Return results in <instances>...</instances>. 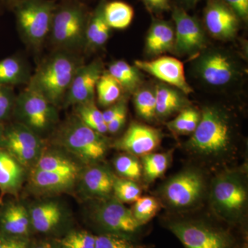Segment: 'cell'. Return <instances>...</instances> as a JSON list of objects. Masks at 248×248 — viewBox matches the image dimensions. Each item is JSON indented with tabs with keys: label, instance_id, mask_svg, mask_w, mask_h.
<instances>
[{
	"label": "cell",
	"instance_id": "12",
	"mask_svg": "<svg viewBox=\"0 0 248 248\" xmlns=\"http://www.w3.org/2000/svg\"><path fill=\"white\" fill-rule=\"evenodd\" d=\"M175 41L174 49L182 55L200 53L206 46V36L200 21L186 10L175 6L172 10Z\"/></svg>",
	"mask_w": 248,
	"mask_h": 248
},
{
	"label": "cell",
	"instance_id": "24",
	"mask_svg": "<svg viewBox=\"0 0 248 248\" xmlns=\"http://www.w3.org/2000/svg\"><path fill=\"white\" fill-rule=\"evenodd\" d=\"M175 32L172 23L163 19H154L146 38V51L156 56L170 51L174 47Z\"/></svg>",
	"mask_w": 248,
	"mask_h": 248
},
{
	"label": "cell",
	"instance_id": "14",
	"mask_svg": "<svg viewBox=\"0 0 248 248\" xmlns=\"http://www.w3.org/2000/svg\"><path fill=\"white\" fill-rule=\"evenodd\" d=\"M203 178L194 171H186L177 174L167 183L164 196L174 207H188L197 202L203 193Z\"/></svg>",
	"mask_w": 248,
	"mask_h": 248
},
{
	"label": "cell",
	"instance_id": "51",
	"mask_svg": "<svg viewBox=\"0 0 248 248\" xmlns=\"http://www.w3.org/2000/svg\"><path fill=\"white\" fill-rule=\"evenodd\" d=\"M0 248H2V236L0 234Z\"/></svg>",
	"mask_w": 248,
	"mask_h": 248
},
{
	"label": "cell",
	"instance_id": "11",
	"mask_svg": "<svg viewBox=\"0 0 248 248\" xmlns=\"http://www.w3.org/2000/svg\"><path fill=\"white\" fill-rule=\"evenodd\" d=\"M195 71L203 82L217 88L229 86L241 74L234 57L218 49L203 52L196 61Z\"/></svg>",
	"mask_w": 248,
	"mask_h": 248
},
{
	"label": "cell",
	"instance_id": "30",
	"mask_svg": "<svg viewBox=\"0 0 248 248\" xmlns=\"http://www.w3.org/2000/svg\"><path fill=\"white\" fill-rule=\"evenodd\" d=\"M122 87L117 80L108 72L103 73L96 86L98 103L103 107H110L118 102Z\"/></svg>",
	"mask_w": 248,
	"mask_h": 248
},
{
	"label": "cell",
	"instance_id": "34",
	"mask_svg": "<svg viewBox=\"0 0 248 248\" xmlns=\"http://www.w3.org/2000/svg\"><path fill=\"white\" fill-rule=\"evenodd\" d=\"M169 155L165 153H149L143 157V169L145 178L151 182L162 175L169 164Z\"/></svg>",
	"mask_w": 248,
	"mask_h": 248
},
{
	"label": "cell",
	"instance_id": "26",
	"mask_svg": "<svg viewBox=\"0 0 248 248\" xmlns=\"http://www.w3.org/2000/svg\"><path fill=\"white\" fill-rule=\"evenodd\" d=\"M156 97V116L167 117L186 108L184 93L164 84L157 85L155 89Z\"/></svg>",
	"mask_w": 248,
	"mask_h": 248
},
{
	"label": "cell",
	"instance_id": "31",
	"mask_svg": "<svg viewBox=\"0 0 248 248\" xmlns=\"http://www.w3.org/2000/svg\"><path fill=\"white\" fill-rule=\"evenodd\" d=\"M76 115L94 131L102 135L108 133L107 124L102 112L95 105L94 101L76 106Z\"/></svg>",
	"mask_w": 248,
	"mask_h": 248
},
{
	"label": "cell",
	"instance_id": "33",
	"mask_svg": "<svg viewBox=\"0 0 248 248\" xmlns=\"http://www.w3.org/2000/svg\"><path fill=\"white\" fill-rule=\"evenodd\" d=\"M134 104L138 115L145 120L153 121L156 117L155 90L138 89L135 93Z\"/></svg>",
	"mask_w": 248,
	"mask_h": 248
},
{
	"label": "cell",
	"instance_id": "20",
	"mask_svg": "<svg viewBox=\"0 0 248 248\" xmlns=\"http://www.w3.org/2000/svg\"><path fill=\"white\" fill-rule=\"evenodd\" d=\"M0 234L11 237L32 238L29 209L17 201L7 202L0 208Z\"/></svg>",
	"mask_w": 248,
	"mask_h": 248
},
{
	"label": "cell",
	"instance_id": "7",
	"mask_svg": "<svg viewBox=\"0 0 248 248\" xmlns=\"http://www.w3.org/2000/svg\"><path fill=\"white\" fill-rule=\"evenodd\" d=\"M167 228L185 248H236L234 235L221 227L195 220H175Z\"/></svg>",
	"mask_w": 248,
	"mask_h": 248
},
{
	"label": "cell",
	"instance_id": "44",
	"mask_svg": "<svg viewBox=\"0 0 248 248\" xmlns=\"http://www.w3.org/2000/svg\"><path fill=\"white\" fill-rule=\"evenodd\" d=\"M125 110H127L126 103L124 99L118 101L115 104L110 106L107 110L102 112L103 117H104V120L105 121L106 124H108L119 114Z\"/></svg>",
	"mask_w": 248,
	"mask_h": 248
},
{
	"label": "cell",
	"instance_id": "50",
	"mask_svg": "<svg viewBox=\"0 0 248 248\" xmlns=\"http://www.w3.org/2000/svg\"><path fill=\"white\" fill-rule=\"evenodd\" d=\"M236 248H248L247 243L244 242V244L241 245V246H238Z\"/></svg>",
	"mask_w": 248,
	"mask_h": 248
},
{
	"label": "cell",
	"instance_id": "1",
	"mask_svg": "<svg viewBox=\"0 0 248 248\" xmlns=\"http://www.w3.org/2000/svg\"><path fill=\"white\" fill-rule=\"evenodd\" d=\"M82 64L74 53L57 50L40 63L29 78L27 89L43 96L57 108L62 107L73 78Z\"/></svg>",
	"mask_w": 248,
	"mask_h": 248
},
{
	"label": "cell",
	"instance_id": "21",
	"mask_svg": "<svg viewBox=\"0 0 248 248\" xmlns=\"http://www.w3.org/2000/svg\"><path fill=\"white\" fill-rule=\"evenodd\" d=\"M84 165L58 146H46L31 170L58 173L70 177H79Z\"/></svg>",
	"mask_w": 248,
	"mask_h": 248
},
{
	"label": "cell",
	"instance_id": "29",
	"mask_svg": "<svg viewBox=\"0 0 248 248\" xmlns=\"http://www.w3.org/2000/svg\"><path fill=\"white\" fill-rule=\"evenodd\" d=\"M29 79L27 68L22 60L12 56L0 60V85L12 87Z\"/></svg>",
	"mask_w": 248,
	"mask_h": 248
},
{
	"label": "cell",
	"instance_id": "47",
	"mask_svg": "<svg viewBox=\"0 0 248 248\" xmlns=\"http://www.w3.org/2000/svg\"><path fill=\"white\" fill-rule=\"evenodd\" d=\"M201 0H179L181 4L183 5V9L184 8L194 7Z\"/></svg>",
	"mask_w": 248,
	"mask_h": 248
},
{
	"label": "cell",
	"instance_id": "22",
	"mask_svg": "<svg viewBox=\"0 0 248 248\" xmlns=\"http://www.w3.org/2000/svg\"><path fill=\"white\" fill-rule=\"evenodd\" d=\"M78 178L58 173L31 170L28 175L29 189L34 195L50 196L71 191Z\"/></svg>",
	"mask_w": 248,
	"mask_h": 248
},
{
	"label": "cell",
	"instance_id": "3",
	"mask_svg": "<svg viewBox=\"0 0 248 248\" xmlns=\"http://www.w3.org/2000/svg\"><path fill=\"white\" fill-rule=\"evenodd\" d=\"M90 14L78 0H63L54 12L50 37L57 50L74 53L84 48Z\"/></svg>",
	"mask_w": 248,
	"mask_h": 248
},
{
	"label": "cell",
	"instance_id": "2",
	"mask_svg": "<svg viewBox=\"0 0 248 248\" xmlns=\"http://www.w3.org/2000/svg\"><path fill=\"white\" fill-rule=\"evenodd\" d=\"M53 145L87 166L102 159L108 150V141L104 135L85 125L76 115L55 130Z\"/></svg>",
	"mask_w": 248,
	"mask_h": 248
},
{
	"label": "cell",
	"instance_id": "23",
	"mask_svg": "<svg viewBox=\"0 0 248 248\" xmlns=\"http://www.w3.org/2000/svg\"><path fill=\"white\" fill-rule=\"evenodd\" d=\"M28 170L9 152L0 147V192L17 196L27 180Z\"/></svg>",
	"mask_w": 248,
	"mask_h": 248
},
{
	"label": "cell",
	"instance_id": "52",
	"mask_svg": "<svg viewBox=\"0 0 248 248\" xmlns=\"http://www.w3.org/2000/svg\"><path fill=\"white\" fill-rule=\"evenodd\" d=\"M3 4H4V0H0V9H1V6H2Z\"/></svg>",
	"mask_w": 248,
	"mask_h": 248
},
{
	"label": "cell",
	"instance_id": "45",
	"mask_svg": "<svg viewBox=\"0 0 248 248\" xmlns=\"http://www.w3.org/2000/svg\"><path fill=\"white\" fill-rule=\"evenodd\" d=\"M29 248H62L58 239L44 237L42 239H31Z\"/></svg>",
	"mask_w": 248,
	"mask_h": 248
},
{
	"label": "cell",
	"instance_id": "5",
	"mask_svg": "<svg viewBox=\"0 0 248 248\" xmlns=\"http://www.w3.org/2000/svg\"><path fill=\"white\" fill-rule=\"evenodd\" d=\"M57 4L55 0H18L11 5L19 32L34 48L50 35Z\"/></svg>",
	"mask_w": 248,
	"mask_h": 248
},
{
	"label": "cell",
	"instance_id": "36",
	"mask_svg": "<svg viewBox=\"0 0 248 248\" xmlns=\"http://www.w3.org/2000/svg\"><path fill=\"white\" fill-rule=\"evenodd\" d=\"M112 192L116 200L122 203H130L138 200L141 195V190L133 180L125 178L116 177Z\"/></svg>",
	"mask_w": 248,
	"mask_h": 248
},
{
	"label": "cell",
	"instance_id": "40",
	"mask_svg": "<svg viewBox=\"0 0 248 248\" xmlns=\"http://www.w3.org/2000/svg\"><path fill=\"white\" fill-rule=\"evenodd\" d=\"M16 100L12 87L0 85V122L9 120L13 116Z\"/></svg>",
	"mask_w": 248,
	"mask_h": 248
},
{
	"label": "cell",
	"instance_id": "28",
	"mask_svg": "<svg viewBox=\"0 0 248 248\" xmlns=\"http://www.w3.org/2000/svg\"><path fill=\"white\" fill-rule=\"evenodd\" d=\"M104 17L110 29L123 30L131 24L134 15L133 8L122 1H106L104 8Z\"/></svg>",
	"mask_w": 248,
	"mask_h": 248
},
{
	"label": "cell",
	"instance_id": "42",
	"mask_svg": "<svg viewBox=\"0 0 248 248\" xmlns=\"http://www.w3.org/2000/svg\"><path fill=\"white\" fill-rule=\"evenodd\" d=\"M31 239L2 236V248H29Z\"/></svg>",
	"mask_w": 248,
	"mask_h": 248
},
{
	"label": "cell",
	"instance_id": "38",
	"mask_svg": "<svg viewBox=\"0 0 248 248\" xmlns=\"http://www.w3.org/2000/svg\"><path fill=\"white\" fill-rule=\"evenodd\" d=\"M94 248H152L146 245L139 244L126 236L113 234L95 235Z\"/></svg>",
	"mask_w": 248,
	"mask_h": 248
},
{
	"label": "cell",
	"instance_id": "37",
	"mask_svg": "<svg viewBox=\"0 0 248 248\" xmlns=\"http://www.w3.org/2000/svg\"><path fill=\"white\" fill-rule=\"evenodd\" d=\"M135 202L132 213L141 226L151 221L159 210V203L153 197H140Z\"/></svg>",
	"mask_w": 248,
	"mask_h": 248
},
{
	"label": "cell",
	"instance_id": "35",
	"mask_svg": "<svg viewBox=\"0 0 248 248\" xmlns=\"http://www.w3.org/2000/svg\"><path fill=\"white\" fill-rule=\"evenodd\" d=\"M62 248H94L95 235L84 230H71L59 238Z\"/></svg>",
	"mask_w": 248,
	"mask_h": 248
},
{
	"label": "cell",
	"instance_id": "39",
	"mask_svg": "<svg viewBox=\"0 0 248 248\" xmlns=\"http://www.w3.org/2000/svg\"><path fill=\"white\" fill-rule=\"evenodd\" d=\"M114 165L116 171L122 178L135 181L141 177V165L133 155H120L116 158Z\"/></svg>",
	"mask_w": 248,
	"mask_h": 248
},
{
	"label": "cell",
	"instance_id": "25",
	"mask_svg": "<svg viewBox=\"0 0 248 248\" xmlns=\"http://www.w3.org/2000/svg\"><path fill=\"white\" fill-rule=\"evenodd\" d=\"M105 0H102L91 13L86 31L84 49L89 50L100 48L107 43L110 35V28L104 17Z\"/></svg>",
	"mask_w": 248,
	"mask_h": 248
},
{
	"label": "cell",
	"instance_id": "46",
	"mask_svg": "<svg viewBox=\"0 0 248 248\" xmlns=\"http://www.w3.org/2000/svg\"><path fill=\"white\" fill-rule=\"evenodd\" d=\"M126 115L127 110H124L107 124L108 133L115 134L120 130L126 120Z\"/></svg>",
	"mask_w": 248,
	"mask_h": 248
},
{
	"label": "cell",
	"instance_id": "16",
	"mask_svg": "<svg viewBox=\"0 0 248 248\" xmlns=\"http://www.w3.org/2000/svg\"><path fill=\"white\" fill-rule=\"evenodd\" d=\"M239 20L223 0H209L204 9V24L207 30L220 40H231L236 35Z\"/></svg>",
	"mask_w": 248,
	"mask_h": 248
},
{
	"label": "cell",
	"instance_id": "4",
	"mask_svg": "<svg viewBox=\"0 0 248 248\" xmlns=\"http://www.w3.org/2000/svg\"><path fill=\"white\" fill-rule=\"evenodd\" d=\"M232 135L227 116L217 108L205 107L187 145L200 154L218 155L228 151L231 144Z\"/></svg>",
	"mask_w": 248,
	"mask_h": 248
},
{
	"label": "cell",
	"instance_id": "10",
	"mask_svg": "<svg viewBox=\"0 0 248 248\" xmlns=\"http://www.w3.org/2000/svg\"><path fill=\"white\" fill-rule=\"evenodd\" d=\"M0 147L30 171L45 151L46 143L31 129L16 122L5 125Z\"/></svg>",
	"mask_w": 248,
	"mask_h": 248
},
{
	"label": "cell",
	"instance_id": "9",
	"mask_svg": "<svg viewBox=\"0 0 248 248\" xmlns=\"http://www.w3.org/2000/svg\"><path fill=\"white\" fill-rule=\"evenodd\" d=\"M90 221L99 234H113L131 236L141 228V225L133 216L132 210L115 198L103 199L93 209Z\"/></svg>",
	"mask_w": 248,
	"mask_h": 248
},
{
	"label": "cell",
	"instance_id": "41",
	"mask_svg": "<svg viewBox=\"0 0 248 248\" xmlns=\"http://www.w3.org/2000/svg\"><path fill=\"white\" fill-rule=\"evenodd\" d=\"M237 16L239 19L248 20V0H223Z\"/></svg>",
	"mask_w": 248,
	"mask_h": 248
},
{
	"label": "cell",
	"instance_id": "27",
	"mask_svg": "<svg viewBox=\"0 0 248 248\" xmlns=\"http://www.w3.org/2000/svg\"><path fill=\"white\" fill-rule=\"evenodd\" d=\"M140 71L138 67L131 66L124 60H117L110 63L108 73L117 80L122 89L135 93L142 82Z\"/></svg>",
	"mask_w": 248,
	"mask_h": 248
},
{
	"label": "cell",
	"instance_id": "49",
	"mask_svg": "<svg viewBox=\"0 0 248 248\" xmlns=\"http://www.w3.org/2000/svg\"><path fill=\"white\" fill-rule=\"evenodd\" d=\"M4 1L5 4L8 5V6L11 7V5L16 2V1H18V0H4Z\"/></svg>",
	"mask_w": 248,
	"mask_h": 248
},
{
	"label": "cell",
	"instance_id": "15",
	"mask_svg": "<svg viewBox=\"0 0 248 248\" xmlns=\"http://www.w3.org/2000/svg\"><path fill=\"white\" fill-rule=\"evenodd\" d=\"M135 66L184 94H190L193 91L186 80L184 63L177 59L164 56L151 61L136 60Z\"/></svg>",
	"mask_w": 248,
	"mask_h": 248
},
{
	"label": "cell",
	"instance_id": "32",
	"mask_svg": "<svg viewBox=\"0 0 248 248\" xmlns=\"http://www.w3.org/2000/svg\"><path fill=\"white\" fill-rule=\"evenodd\" d=\"M201 113L196 108L186 107L177 117L168 123V128L179 135L193 133L200 123Z\"/></svg>",
	"mask_w": 248,
	"mask_h": 248
},
{
	"label": "cell",
	"instance_id": "6",
	"mask_svg": "<svg viewBox=\"0 0 248 248\" xmlns=\"http://www.w3.org/2000/svg\"><path fill=\"white\" fill-rule=\"evenodd\" d=\"M13 116L18 123L43 139L55 130L59 122L58 108L43 96L27 89L16 96Z\"/></svg>",
	"mask_w": 248,
	"mask_h": 248
},
{
	"label": "cell",
	"instance_id": "13",
	"mask_svg": "<svg viewBox=\"0 0 248 248\" xmlns=\"http://www.w3.org/2000/svg\"><path fill=\"white\" fill-rule=\"evenodd\" d=\"M103 71L104 66L99 60L81 65L73 78L62 107H76L84 103L94 102L96 86L104 73Z\"/></svg>",
	"mask_w": 248,
	"mask_h": 248
},
{
	"label": "cell",
	"instance_id": "19",
	"mask_svg": "<svg viewBox=\"0 0 248 248\" xmlns=\"http://www.w3.org/2000/svg\"><path fill=\"white\" fill-rule=\"evenodd\" d=\"M116 177L105 166L91 164L83 168L77 182L79 193L89 198L110 197Z\"/></svg>",
	"mask_w": 248,
	"mask_h": 248
},
{
	"label": "cell",
	"instance_id": "53",
	"mask_svg": "<svg viewBox=\"0 0 248 248\" xmlns=\"http://www.w3.org/2000/svg\"><path fill=\"white\" fill-rule=\"evenodd\" d=\"M78 1H80V0H78Z\"/></svg>",
	"mask_w": 248,
	"mask_h": 248
},
{
	"label": "cell",
	"instance_id": "17",
	"mask_svg": "<svg viewBox=\"0 0 248 248\" xmlns=\"http://www.w3.org/2000/svg\"><path fill=\"white\" fill-rule=\"evenodd\" d=\"M213 200L227 218L236 219L244 208L247 193L239 179L231 176L218 179L214 186Z\"/></svg>",
	"mask_w": 248,
	"mask_h": 248
},
{
	"label": "cell",
	"instance_id": "43",
	"mask_svg": "<svg viewBox=\"0 0 248 248\" xmlns=\"http://www.w3.org/2000/svg\"><path fill=\"white\" fill-rule=\"evenodd\" d=\"M147 9L151 13L159 14L171 9V0H142Z\"/></svg>",
	"mask_w": 248,
	"mask_h": 248
},
{
	"label": "cell",
	"instance_id": "8",
	"mask_svg": "<svg viewBox=\"0 0 248 248\" xmlns=\"http://www.w3.org/2000/svg\"><path fill=\"white\" fill-rule=\"evenodd\" d=\"M34 234L59 239L73 229L71 212L62 201L46 198L28 207Z\"/></svg>",
	"mask_w": 248,
	"mask_h": 248
},
{
	"label": "cell",
	"instance_id": "18",
	"mask_svg": "<svg viewBox=\"0 0 248 248\" xmlns=\"http://www.w3.org/2000/svg\"><path fill=\"white\" fill-rule=\"evenodd\" d=\"M162 140V134L158 129L140 123H133L125 134L117 141L115 147L132 155H144L157 148Z\"/></svg>",
	"mask_w": 248,
	"mask_h": 248
},
{
	"label": "cell",
	"instance_id": "48",
	"mask_svg": "<svg viewBox=\"0 0 248 248\" xmlns=\"http://www.w3.org/2000/svg\"><path fill=\"white\" fill-rule=\"evenodd\" d=\"M5 128L4 124H3V122H0V140L2 138L3 134H4Z\"/></svg>",
	"mask_w": 248,
	"mask_h": 248
}]
</instances>
